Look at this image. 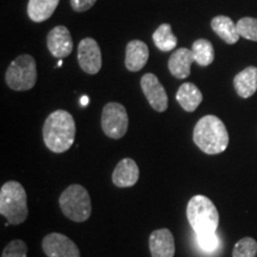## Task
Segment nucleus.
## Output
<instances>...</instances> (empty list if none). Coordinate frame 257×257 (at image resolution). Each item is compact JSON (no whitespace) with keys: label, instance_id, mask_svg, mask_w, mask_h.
<instances>
[{"label":"nucleus","instance_id":"5701e85b","mask_svg":"<svg viewBox=\"0 0 257 257\" xmlns=\"http://www.w3.org/2000/svg\"><path fill=\"white\" fill-rule=\"evenodd\" d=\"M236 25L240 37L257 42V18L244 17L239 19Z\"/></svg>","mask_w":257,"mask_h":257},{"label":"nucleus","instance_id":"a878e982","mask_svg":"<svg viewBox=\"0 0 257 257\" xmlns=\"http://www.w3.org/2000/svg\"><path fill=\"white\" fill-rule=\"evenodd\" d=\"M96 3V0H70L72 9L76 12H85L93 8Z\"/></svg>","mask_w":257,"mask_h":257},{"label":"nucleus","instance_id":"cd10ccee","mask_svg":"<svg viewBox=\"0 0 257 257\" xmlns=\"http://www.w3.org/2000/svg\"><path fill=\"white\" fill-rule=\"evenodd\" d=\"M63 64V61H62V59H60L59 60V62H57V66L56 67H61Z\"/></svg>","mask_w":257,"mask_h":257},{"label":"nucleus","instance_id":"f3484780","mask_svg":"<svg viewBox=\"0 0 257 257\" xmlns=\"http://www.w3.org/2000/svg\"><path fill=\"white\" fill-rule=\"evenodd\" d=\"M176 100L186 112H194L202 101V94L194 83L186 82L176 92Z\"/></svg>","mask_w":257,"mask_h":257},{"label":"nucleus","instance_id":"20e7f679","mask_svg":"<svg viewBox=\"0 0 257 257\" xmlns=\"http://www.w3.org/2000/svg\"><path fill=\"white\" fill-rule=\"evenodd\" d=\"M187 219L195 236L216 233L219 225L217 207L205 195H194L187 205Z\"/></svg>","mask_w":257,"mask_h":257},{"label":"nucleus","instance_id":"f257e3e1","mask_svg":"<svg viewBox=\"0 0 257 257\" xmlns=\"http://www.w3.org/2000/svg\"><path fill=\"white\" fill-rule=\"evenodd\" d=\"M75 121L64 110L54 111L43 124V141L50 152L62 154L70 149L75 140Z\"/></svg>","mask_w":257,"mask_h":257},{"label":"nucleus","instance_id":"393cba45","mask_svg":"<svg viewBox=\"0 0 257 257\" xmlns=\"http://www.w3.org/2000/svg\"><path fill=\"white\" fill-rule=\"evenodd\" d=\"M197 242L200 249L206 252H213L219 246V238H218L217 233L198 234Z\"/></svg>","mask_w":257,"mask_h":257},{"label":"nucleus","instance_id":"dca6fc26","mask_svg":"<svg viewBox=\"0 0 257 257\" xmlns=\"http://www.w3.org/2000/svg\"><path fill=\"white\" fill-rule=\"evenodd\" d=\"M233 86L240 98H250L257 91V68L248 67L237 74L233 79Z\"/></svg>","mask_w":257,"mask_h":257},{"label":"nucleus","instance_id":"6e6552de","mask_svg":"<svg viewBox=\"0 0 257 257\" xmlns=\"http://www.w3.org/2000/svg\"><path fill=\"white\" fill-rule=\"evenodd\" d=\"M42 248L48 257H80L78 245L62 233L47 234L42 240Z\"/></svg>","mask_w":257,"mask_h":257},{"label":"nucleus","instance_id":"7ed1b4c3","mask_svg":"<svg viewBox=\"0 0 257 257\" xmlns=\"http://www.w3.org/2000/svg\"><path fill=\"white\" fill-rule=\"evenodd\" d=\"M0 213L9 224L19 225L28 218L27 192L18 181H8L0 189Z\"/></svg>","mask_w":257,"mask_h":257},{"label":"nucleus","instance_id":"f8f14e48","mask_svg":"<svg viewBox=\"0 0 257 257\" xmlns=\"http://www.w3.org/2000/svg\"><path fill=\"white\" fill-rule=\"evenodd\" d=\"M149 249L153 257H174L175 240L169 229L153 231L149 237Z\"/></svg>","mask_w":257,"mask_h":257},{"label":"nucleus","instance_id":"0eeeda50","mask_svg":"<svg viewBox=\"0 0 257 257\" xmlns=\"http://www.w3.org/2000/svg\"><path fill=\"white\" fill-rule=\"evenodd\" d=\"M101 127L107 137L119 140L124 137L128 127L126 108L119 102H108L102 108Z\"/></svg>","mask_w":257,"mask_h":257},{"label":"nucleus","instance_id":"9b49d317","mask_svg":"<svg viewBox=\"0 0 257 257\" xmlns=\"http://www.w3.org/2000/svg\"><path fill=\"white\" fill-rule=\"evenodd\" d=\"M47 46L51 55L57 59L69 56L73 50V40L68 29L63 25H59L50 30L47 37Z\"/></svg>","mask_w":257,"mask_h":257},{"label":"nucleus","instance_id":"b1692460","mask_svg":"<svg viewBox=\"0 0 257 257\" xmlns=\"http://www.w3.org/2000/svg\"><path fill=\"white\" fill-rule=\"evenodd\" d=\"M27 243L22 239H14L3 250L2 257H27Z\"/></svg>","mask_w":257,"mask_h":257},{"label":"nucleus","instance_id":"a211bd4d","mask_svg":"<svg viewBox=\"0 0 257 257\" xmlns=\"http://www.w3.org/2000/svg\"><path fill=\"white\" fill-rule=\"evenodd\" d=\"M211 27L213 31L227 44H234L239 40V34L237 30V25L232 19L226 16H217L212 19Z\"/></svg>","mask_w":257,"mask_h":257},{"label":"nucleus","instance_id":"f03ea898","mask_svg":"<svg viewBox=\"0 0 257 257\" xmlns=\"http://www.w3.org/2000/svg\"><path fill=\"white\" fill-rule=\"evenodd\" d=\"M193 141L201 152L207 155H217L226 150L229 146V134L219 118L208 114L195 124Z\"/></svg>","mask_w":257,"mask_h":257},{"label":"nucleus","instance_id":"39448f33","mask_svg":"<svg viewBox=\"0 0 257 257\" xmlns=\"http://www.w3.org/2000/svg\"><path fill=\"white\" fill-rule=\"evenodd\" d=\"M60 207L68 219L83 223L91 217L92 204L89 194L81 185H70L60 195Z\"/></svg>","mask_w":257,"mask_h":257},{"label":"nucleus","instance_id":"1a4fd4ad","mask_svg":"<svg viewBox=\"0 0 257 257\" xmlns=\"http://www.w3.org/2000/svg\"><path fill=\"white\" fill-rule=\"evenodd\" d=\"M78 61L85 73L94 75L101 69V51L98 42L93 38H83L78 47Z\"/></svg>","mask_w":257,"mask_h":257},{"label":"nucleus","instance_id":"ddd939ff","mask_svg":"<svg viewBox=\"0 0 257 257\" xmlns=\"http://www.w3.org/2000/svg\"><path fill=\"white\" fill-rule=\"evenodd\" d=\"M140 179V169L133 159H123L115 166L112 174V182L119 188L133 187Z\"/></svg>","mask_w":257,"mask_h":257},{"label":"nucleus","instance_id":"423d86ee","mask_svg":"<svg viewBox=\"0 0 257 257\" xmlns=\"http://www.w3.org/2000/svg\"><path fill=\"white\" fill-rule=\"evenodd\" d=\"M5 80L14 91H29L36 85V61L30 55H21L12 61L6 70Z\"/></svg>","mask_w":257,"mask_h":257},{"label":"nucleus","instance_id":"4be33fe9","mask_svg":"<svg viewBox=\"0 0 257 257\" xmlns=\"http://www.w3.org/2000/svg\"><path fill=\"white\" fill-rule=\"evenodd\" d=\"M257 242L251 237H244L236 243L233 248L232 257H256Z\"/></svg>","mask_w":257,"mask_h":257},{"label":"nucleus","instance_id":"9d476101","mask_svg":"<svg viewBox=\"0 0 257 257\" xmlns=\"http://www.w3.org/2000/svg\"><path fill=\"white\" fill-rule=\"evenodd\" d=\"M141 87L148 102L157 112H165L168 108V95L156 75L147 73L141 79Z\"/></svg>","mask_w":257,"mask_h":257},{"label":"nucleus","instance_id":"6ab92c4d","mask_svg":"<svg viewBox=\"0 0 257 257\" xmlns=\"http://www.w3.org/2000/svg\"><path fill=\"white\" fill-rule=\"evenodd\" d=\"M60 0H29L28 16L31 21L41 23L53 16Z\"/></svg>","mask_w":257,"mask_h":257},{"label":"nucleus","instance_id":"2eb2a0df","mask_svg":"<svg viewBox=\"0 0 257 257\" xmlns=\"http://www.w3.org/2000/svg\"><path fill=\"white\" fill-rule=\"evenodd\" d=\"M194 62L192 50L187 48H180L173 53L168 61L169 72L176 79H186L191 74V66Z\"/></svg>","mask_w":257,"mask_h":257},{"label":"nucleus","instance_id":"412c9836","mask_svg":"<svg viewBox=\"0 0 257 257\" xmlns=\"http://www.w3.org/2000/svg\"><path fill=\"white\" fill-rule=\"evenodd\" d=\"M191 50L193 53V56H194V61L199 66L206 67L213 62L214 49L210 41L204 40V38L197 40L193 43Z\"/></svg>","mask_w":257,"mask_h":257},{"label":"nucleus","instance_id":"bb28decb","mask_svg":"<svg viewBox=\"0 0 257 257\" xmlns=\"http://www.w3.org/2000/svg\"><path fill=\"white\" fill-rule=\"evenodd\" d=\"M88 101H89V99H88V96H86V95H83L81 99H80V102H81V105L82 106H86L88 104Z\"/></svg>","mask_w":257,"mask_h":257},{"label":"nucleus","instance_id":"aec40b11","mask_svg":"<svg viewBox=\"0 0 257 257\" xmlns=\"http://www.w3.org/2000/svg\"><path fill=\"white\" fill-rule=\"evenodd\" d=\"M153 40L155 46L159 48L161 51H170L175 49L176 44H178V38L172 31V27L169 24H161L156 29L153 35Z\"/></svg>","mask_w":257,"mask_h":257},{"label":"nucleus","instance_id":"4468645a","mask_svg":"<svg viewBox=\"0 0 257 257\" xmlns=\"http://www.w3.org/2000/svg\"><path fill=\"white\" fill-rule=\"evenodd\" d=\"M149 59V49L144 42L134 40L128 42L125 53V67L130 72H140Z\"/></svg>","mask_w":257,"mask_h":257}]
</instances>
